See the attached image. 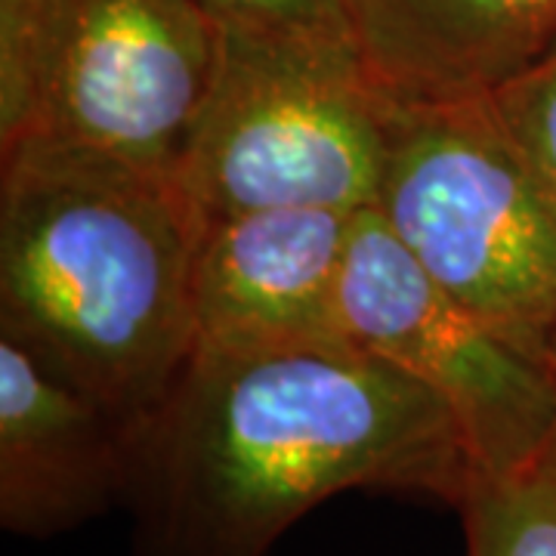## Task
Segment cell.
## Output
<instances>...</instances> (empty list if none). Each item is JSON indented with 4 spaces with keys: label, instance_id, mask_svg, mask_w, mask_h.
Returning a JSON list of instances; mask_svg holds the SVG:
<instances>
[{
    "label": "cell",
    "instance_id": "obj_1",
    "mask_svg": "<svg viewBox=\"0 0 556 556\" xmlns=\"http://www.w3.org/2000/svg\"><path fill=\"white\" fill-rule=\"evenodd\" d=\"M479 477L452 412L350 338L195 346L130 437L134 556H269L340 492L457 507Z\"/></svg>",
    "mask_w": 556,
    "mask_h": 556
},
{
    "label": "cell",
    "instance_id": "obj_10",
    "mask_svg": "<svg viewBox=\"0 0 556 556\" xmlns=\"http://www.w3.org/2000/svg\"><path fill=\"white\" fill-rule=\"evenodd\" d=\"M455 510L467 556H556V477L541 467L477 477Z\"/></svg>",
    "mask_w": 556,
    "mask_h": 556
},
{
    "label": "cell",
    "instance_id": "obj_5",
    "mask_svg": "<svg viewBox=\"0 0 556 556\" xmlns=\"http://www.w3.org/2000/svg\"><path fill=\"white\" fill-rule=\"evenodd\" d=\"M387 105L356 38L219 28L179 186L204 219L269 207L358 214L378 199Z\"/></svg>",
    "mask_w": 556,
    "mask_h": 556
},
{
    "label": "cell",
    "instance_id": "obj_11",
    "mask_svg": "<svg viewBox=\"0 0 556 556\" xmlns=\"http://www.w3.org/2000/svg\"><path fill=\"white\" fill-rule=\"evenodd\" d=\"M492 97L538 179L556 201V43L517 78L501 84Z\"/></svg>",
    "mask_w": 556,
    "mask_h": 556
},
{
    "label": "cell",
    "instance_id": "obj_4",
    "mask_svg": "<svg viewBox=\"0 0 556 556\" xmlns=\"http://www.w3.org/2000/svg\"><path fill=\"white\" fill-rule=\"evenodd\" d=\"M217 62L195 0H0V149L50 139L177 177Z\"/></svg>",
    "mask_w": 556,
    "mask_h": 556
},
{
    "label": "cell",
    "instance_id": "obj_8",
    "mask_svg": "<svg viewBox=\"0 0 556 556\" xmlns=\"http://www.w3.org/2000/svg\"><path fill=\"white\" fill-rule=\"evenodd\" d=\"M130 430L20 340L0 334V526L53 538L124 504Z\"/></svg>",
    "mask_w": 556,
    "mask_h": 556
},
{
    "label": "cell",
    "instance_id": "obj_2",
    "mask_svg": "<svg viewBox=\"0 0 556 556\" xmlns=\"http://www.w3.org/2000/svg\"><path fill=\"white\" fill-rule=\"evenodd\" d=\"M0 152V334L134 433L195 350L204 217L174 174L50 139Z\"/></svg>",
    "mask_w": 556,
    "mask_h": 556
},
{
    "label": "cell",
    "instance_id": "obj_6",
    "mask_svg": "<svg viewBox=\"0 0 556 556\" xmlns=\"http://www.w3.org/2000/svg\"><path fill=\"white\" fill-rule=\"evenodd\" d=\"M340 321L353 343L424 383L452 412L479 477L529 470L544 452L556 417L547 365L439 288L371 207L356 217Z\"/></svg>",
    "mask_w": 556,
    "mask_h": 556
},
{
    "label": "cell",
    "instance_id": "obj_13",
    "mask_svg": "<svg viewBox=\"0 0 556 556\" xmlns=\"http://www.w3.org/2000/svg\"><path fill=\"white\" fill-rule=\"evenodd\" d=\"M547 371H551V380H554V393H556V334L551 340V350H547ZM532 467H541V470H547V473H554L556 477V417H554V430H551V437H547V445H544V452L538 455V460Z\"/></svg>",
    "mask_w": 556,
    "mask_h": 556
},
{
    "label": "cell",
    "instance_id": "obj_9",
    "mask_svg": "<svg viewBox=\"0 0 556 556\" xmlns=\"http://www.w3.org/2000/svg\"><path fill=\"white\" fill-rule=\"evenodd\" d=\"M393 97L495 93L556 43V0H343Z\"/></svg>",
    "mask_w": 556,
    "mask_h": 556
},
{
    "label": "cell",
    "instance_id": "obj_7",
    "mask_svg": "<svg viewBox=\"0 0 556 556\" xmlns=\"http://www.w3.org/2000/svg\"><path fill=\"white\" fill-rule=\"evenodd\" d=\"M356 217L269 207L204 219L192 266L195 346L346 338L340 288Z\"/></svg>",
    "mask_w": 556,
    "mask_h": 556
},
{
    "label": "cell",
    "instance_id": "obj_3",
    "mask_svg": "<svg viewBox=\"0 0 556 556\" xmlns=\"http://www.w3.org/2000/svg\"><path fill=\"white\" fill-rule=\"evenodd\" d=\"M371 211L439 288L547 365L556 334V201L492 93H390Z\"/></svg>",
    "mask_w": 556,
    "mask_h": 556
},
{
    "label": "cell",
    "instance_id": "obj_12",
    "mask_svg": "<svg viewBox=\"0 0 556 556\" xmlns=\"http://www.w3.org/2000/svg\"><path fill=\"white\" fill-rule=\"evenodd\" d=\"M226 31L353 38L343 0H195Z\"/></svg>",
    "mask_w": 556,
    "mask_h": 556
}]
</instances>
